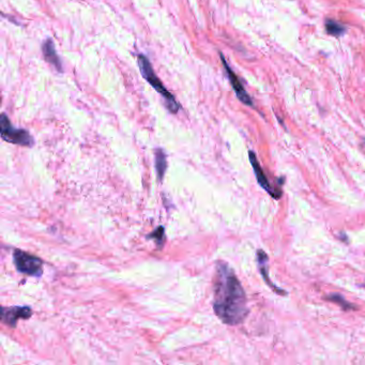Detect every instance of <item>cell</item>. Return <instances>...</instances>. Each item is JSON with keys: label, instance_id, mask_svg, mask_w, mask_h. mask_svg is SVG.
<instances>
[{"label": "cell", "instance_id": "obj_1", "mask_svg": "<svg viewBox=\"0 0 365 365\" xmlns=\"http://www.w3.org/2000/svg\"><path fill=\"white\" fill-rule=\"evenodd\" d=\"M213 292V310L222 322L236 326L247 318V294L233 269L224 262L216 265Z\"/></svg>", "mask_w": 365, "mask_h": 365}, {"label": "cell", "instance_id": "obj_2", "mask_svg": "<svg viewBox=\"0 0 365 365\" xmlns=\"http://www.w3.org/2000/svg\"><path fill=\"white\" fill-rule=\"evenodd\" d=\"M137 62H138L140 73H142L144 79L150 84L152 88H154V90H156L157 92H159L164 97L167 109L173 114H177L178 110L180 109V105L178 104L176 99H175V96L165 88L162 82L160 81L158 75L156 74V72H154V70L151 66L149 59L144 55H138Z\"/></svg>", "mask_w": 365, "mask_h": 365}, {"label": "cell", "instance_id": "obj_3", "mask_svg": "<svg viewBox=\"0 0 365 365\" xmlns=\"http://www.w3.org/2000/svg\"><path fill=\"white\" fill-rule=\"evenodd\" d=\"M0 132H1L2 139L10 144L24 147H32L34 144L30 133L24 129L14 128L5 114H2L0 118Z\"/></svg>", "mask_w": 365, "mask_h": 365}, {"label": "cell", "instance_id": "obj_4", "mask_svg": "<svg viewBox=\"0 0 365 365\" xmlns=\"http://www.w3.org/2000/svg\"><path fill=\"white\" fill-rule=\"evenodd\" d=\"M13 262L18 272L27 275L40 276L42 274V261L40 258L28 254L20 250H15L13 253Z\"/></svg>", "mask_w": 365, "mask_h": 365}, {"label": "cell", "instance_id": "obj_5", "mask_svg": "<svg viewBox=\"0 0 365 365\" xmlns=\"http://www.w3.org/2000/svg\"><path fill=\"white\" fill-rule=\"evenodd\" d=\"M220 57H221V60L223 62L224 68H225V70H226V73H227V76H228L229 83L231 84V87H233L234 91L236 92L237 97L243 104L248 105V106H253V101L251 99V96L247 92V90L244 89V87H243V85L241 84L240 80L238 79V76L234 73L233 70H231L230 67L228 66V63H227L225 57H224V56L222 55V53H220Z\"/></svg>", "mask_w": 365, "mask_h": 365}, {"label": "cell", "instance_id": "obj_6", "mask_svg": "<svg viewBox=\"0 0 365 365\" xmlns=\"http://www.w3.org/2000/svg\"><path fill=\"white\" fill-rule=\"evenodd\" d=\"M32 315V311L28 306H12L2 307L1 319L4 325L14 328L19 319H28Z\"/></svg>", "mask_w": 365, "mask_h": 365}, {"label": "cell", "instance_id": "obj_7", "mask_svg": "<svg viewBox=\"0 0 365 365\" xmlns=\"http://www.w3.org/2000/svg\"><path fill=\"white\" fill-rule=\"evenodd\" d=\"M249 157H250V162H251V164H252L253 171H254V173H255V176H256V179H257V181H258L259 185H261L267 193H269V194L272 196V197L278 198L279 196H278V195H276V194H277V192L275 191L274 188L272 187V185L270 184L269 180L267 179V176L265 175L264 170L262 168L261 164H259L258 160H257V158H256V156H255V153L253 152V151H250V152H249Z\"/></svg>", "mask_w": 365, "mask_h": 365}, {"label": "cell", "instance_id": "obj_8", "mask_svg": "<svg viewBox=\"0 0 365 365\" xmlns=\"http://www.w3.org/2000/svg\"><path fill=\"white\" fill-rule=\"evenodd\" d=\"M42 52H43L44 59L48 63H51V65L56 70H57L58 72H63L60 58H59L57 52H56V48H55L54 42H53L52 39H47L44 42L43 45H42Z\"/></svg>", "mask_w": 365, "mask_h": 365}, {"label": "cell", "instance_id": "obj_9", "mask_svg": "<svg viewBox=\"0 0 365 365\" xmlns=\"http://www.w3.org/2000/svg\"><path fill=\"white\" fill-rule=\"evenodd\" d=\"M257 259H258L259 269H261V273H262V275L264 276L266 282L268 283L272 287V289H274L277 293L279 292V293H282V294H286L285 291H283V290H280L279 288H277V287L275 285H273L271 283V280L269 279L268 274H267V272H268V271H267V270H268V267H267V263H268V256L266 255V253L263 250H259L257 252Z\"/></svg>", "mask_w": 365, "mask_h": 365}, {"label": "cell", "instance_id": "obj_10", "mask_svg": "<svg viewBox=\"0 0 365 365\" xmlns=\"http://www.w3.org/2000/svg\"><path fill=\"white\" fill-rule=\"evenodd\" d=\"M167 167L166 156L162 149H158L156 151V170L160 179H162L165 175Z\"/></svg>", "mask_w": 365, "mask_h": 365}, {"label": "cell", "instance_id": "obj_11", "mask_svg": "<svg viewBox=\"0 0 365 365\" xmlns=\"http://www.w3.org/2000/svg\"><path fill=\"white\" fill-rule=\"evenodd\" d=\"M326 30L333 37H340L346 32V28L333 19L326 20Z\"/></svg>", "mask_w": 365, "mask_h": 365}, {"label": "cell", "instance_id": "obj_12", "mask_svg": "<svg viewBox=\"0 0 365 365\" xmlns=\"http://www.w3.org/2000/svg\"><path fill=\"white\" fill-rule=\"evenodd\" d=\"M328 300L338 303L339 305H341L344 308V310H355L354 304H350L349 302H347V301L342 296H340V294H331V296H329Z\"/></svg>", "mask_w": 365, "mask_h": 365}, {"label": "cell", "instance_id": "obj_13", "mask_svg": "<svg viewBox=\"0 0 365 365\" xmlns=\"http://www.w3.org/2000/svg\"><path fill=\"white\" fill-rule=\"evenodd\" d=\"M148 238L156 240L159 245H162L164 242V227H159V229L153 231Z\"/></svg>", "mask_w": 365, "mask_h": 365}]
</instances>
